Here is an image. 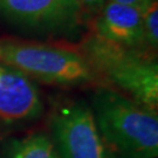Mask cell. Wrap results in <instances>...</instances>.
<instances>
[{
	"instance_id": "obj_1",
	"label": "cell",
	"mask_w": 158,
	"mask_h": 158,
	"mask_svg": "<svg viewBox=\"0 0 158 158\" xmlns=\"http://www.w3.org/2000/svg\"><path fill=\"white\" fill-rule=\"evenodd\" d=\"M93 114L114 158L158 156L157 110L109 88L93 97Z\"/></svg>"
},
{
	"instance_id": "obj_2",
	"label": "cell",
	"mask_w": 158,
	"mask_h": 158,
	"mask_svg": "<svg viewBox=\"0 0 158 158\" xmlns=\"http://www.w3.org/2000/svg\"><path fill=\"white\" fill-rule=\"evenodd\" d=\"M96 76L131 96L132 100L152 109L158 106L157 60L141 49L90 36L80 52Z\"/></svg>"
},
{
	"instance_id": "obj_3",
	"label": "cell",
	"mask_w": 158,
	"mask_h": 158,
	"mask_svg": "<svg viewBox=\"0 0 158 158\" xmlns=\"http://www.w3.org/2000/svg\"><path fill=\"white\" fill-rule=\"evenodd\" d=\"M0 61L53 85H80L96 77L80 52L54 46L0 41Z\"/></svg>"
},
{
	"instance_id": "obj_4",
	"label": "cell",
	"mask_w": 158,
	"mask_h": 158,
	"mask_svg": "<svg viewBox=\"0 0 158 158\" xmlns=\"http://www.w3.org/2000/svg\"><path fill=\"white\" fill-rule=\"evenodd\" d=\"M53 144L60 158H114L85 102L61 107L52 119Z\"/></svg>"
},
{
	"instance_id": "obj_5",
	"label": "cell",
	"mask_w": 158,
	"mask_h": 158,
	"mask_svg": "<svg viewBox=\"0 0 158 158\" xmlns=\"http://www.w3.org/2000/svg\"><path fill=\"white\" fill-rule=\"evenodd\" d=\"M80 14L75 0H0V15L28 28H70Z\"/></svg>"
},
{
	"instance_id": "obj_6",
	"label": "cell",
	"mask_w": 158,
	"mask_h": 158,
	"mask_svg": "<svg viewBox=\"0 0 158 158\" xmlns=\"http://www.w3.org/2000/svg\"><path fill=\"white\" fill-rule=\"evenodd\" d=\"M42 111L39 89L29 76L10 66H0V121L26 123L39 118Z\"/></svg>"
},
{
	"instance_id": "obj_7",
	"label": "cell",
	"mask_w": 158,
	"mask_h": 158,
	"mask_svg": "<svg viewBox=\"0 0 158 158\" xmlns=\"http://www.w3.org/2000/svg\"><path fill=\"white\" fill-rule=\"evenodd\" d=\"M96 35L127 47L144 45L142 10L108 0L97 13Z\"/></svg>"
},
{
	"instance_id": "obj_8",
	"label": "cell",
	"mask_w": 158,
	"mask_h": 158,
	"mask_svg": "<svg viewBox=\"0 0 158 158\" xmlns=\"http://www.w3.org/2000/svg\"><path fill=\"white\" fill-rule=\"evenodd\" d=\"M6 158H60V156L51 138L36 132L11 141Z\"/></svg>"
},
{
	"instance_id": "obj_9",
	"label": "cell",
	"mask_w": 158,
	"mask_h": 158,
	"mask_svg": "<svg viewBox=\"0 0 158 158\" xmlns=\"http://www.w3.org/2000/svg\"><path fill=\"white\" fill-rule=\"evenodd\" d=\"M143 21V36L144 45L150 48H157L158 45V4L157 0H152L142 11Z\"/></svg>"
},
{
	"instance_id": "obj_10",
	"label": "cell",
	"mask_w": 158,
	"mask_h": 158,
	"mask_svg": "<svg viewBox=\"0 0 158 158\" xmlns=\"http://www.w3.org/2000/svg\"><path fill=\"white\" fill-rule=\"evenodd\" d=\"M108 0H75V2L80 7L81 13L97 14L102 10V7Z\"/></svg>"
},
{
	"instance_id": "obj_11",
	"label": "cell",
	"mask_w": 158,
	"mask_h": 158,
	"mask_svg": "<svg viewBox=\"0 0 158 158\" xmlns=\"http://www.w3.org/2000/svg\"><path fill=\"white\" fill-rule=\"evenodd\" d=\"M110 1L118 2V4H122V5L134 6V7H137V8L143 11L152 0H110Z\"/></svg>"
}]
</instances>
